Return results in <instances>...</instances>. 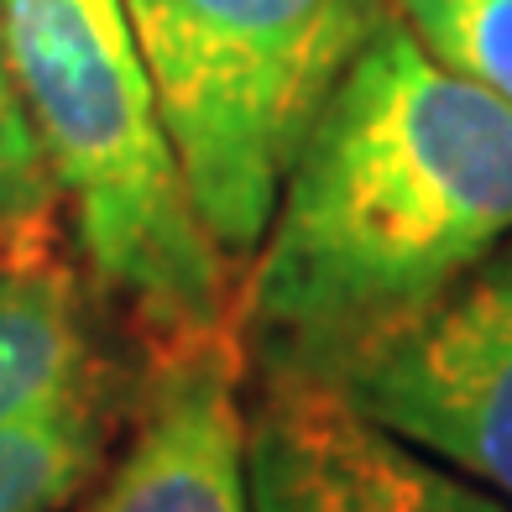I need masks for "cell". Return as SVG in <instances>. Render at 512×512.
<instances>
[{"instance_id": "obj_1", "label": "cell", "mask_w": 512, "mask_h": 512, "mask_svg": "<svg viewBox=\"0 0 512 512\" xmlns=\"http://www.w3.org/2000/svg\"><path fill=\"white\" fill-rule=\"evenodd\" d=\"M512 236V105L445 74L398 16L340 79L251 251L262 377L335 382Z\"/></svg>"}, {"instance_id": "obj_2", "label": "cell", "mask_w": 512, "mask_h": 512, "mask_svg": "<svg viewBox=\"0 0 512 512\" xmlns=\"http://www.w3.org/2000/svg\"><path fill=\"white\" fill-rule=\"evenodd\" d=\"M0 37L100 288L162 351L230 340L225 251L199 220L126 0H0Z\"/></svg>"}, {"instance_id": "obj_3", "label": "cell", "mask_w": 512, "mask_h": 512, "mask_svg": "<svg viewBox=\"0 0 512 512\" xmlns=\"http://www.w3.org/2000/svg\"><path fill=\"white\" fill-rule=\"evenodd\" d=\"M392 0H126L204 230L251 262L277 194Z\"/></svg>"}, {"instance_id": "obj_4", "label": "cell", "mask_w": 512, "mask_h": 512, "mask_svg": "<svg viewBox=\"0 0 512 512\" xmlns=\"http://www.w3.org/2000/svg\"><path fill=\"white\" fill-rule=\"evenodd\" d=\"M335 387L382 429L512 502V236Z\"/></svg>"}, {"instance_id": "obj_5", "label": "cell", "mask_w": 512, "mask_h": 512, "mask_svg": "<svg viewBox=\"0 0 512 512\" xmlns=\"http://www.w3.org/2000/svg\"><path fill=\"white\" fill-rule=\"evenodd\" d=\"M246 486L251 512H512L309 377H262L246 408Z\"/></svg>"}, {"instance_id": "obj_6", "label": "cell", "mask_w": 512, "mask_h": 512, "mask_svg": "<svg viewBox=\"0 0 512 512\" xmlns=\"http://www.w3.org/2000/svg\"><path fill=\"white\" fill-rule=\"evenodd\" d=\"M79 512H251L236 340L168 351L142 418Z\"/></svg>"}, {"instance_id": "obj_7", "label": "cell", "mask_w": 512, "mask_h": 512, "mask_svg": "<svg viewBox=\"0 0 512 512\" xmlns=\"http://www.w3.org/2000/svg\"><path fill=\"white\" fill-rule=\"evenodd\" d=\"M95 345L84 309L58 272L0 262V429L89 413Z\"/></svg>"}, {"instance_id": "obj_8", "label": "cell", "mask_w": 512, "mask_h": 512, "mask_svg": "<svg viewBox=\"0 0 512 512\" xmlns=\"http://www.w3.org/2000/svg\"><path fill=\"white\" fill-rule=\"evenodd\" d=\"M100 476L95 413L0 429V512H68Z\"/></svg>"}, {"instance_id": "obj_9", "label": "cell", "mask_w": 512, "mask_h": 512, "mask_svg": "<svg viewBox=\"0 0 512 512\" xmlns=\"http://www.w3.org/2000/svg\"><path fill=\"white\" fill-rule=\"evenodd\" d=\"M445 74L512 105V0H392Z\"/></svg>"}, {"instance_id": "obj_10", "label": "cell", "mask_w": 512, "mask_h": 512, "mask_svg": "<svg viewBox=\"0 0 512 512\" xmlns=\"http://www.w3.org/2000/svg\"><path fill=\"white\" fill-rule=\"evenodd\" d=\"M58 204L48 157L37 147L32 115L21 105V89L6 58V37H0V241H21L48 225Z\"/></svg>"}]
</instances>
